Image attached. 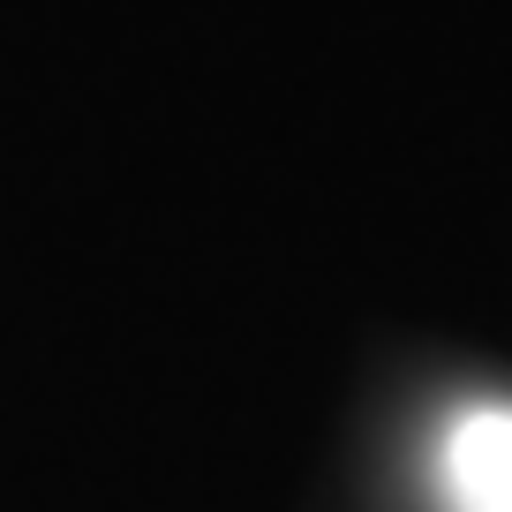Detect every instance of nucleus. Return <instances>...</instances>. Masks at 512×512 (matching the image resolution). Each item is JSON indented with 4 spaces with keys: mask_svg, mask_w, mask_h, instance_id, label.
Wrapping results in <instances>:
<instances>
[{
    "mask_svg": "<svg viewBox=\"0 0 512 512\" xmlns=\"http://www.w3.org/2000/svg\"><path fill=\"white\" fill-rule=\"evenodd\" d=\"M437 482L452 512H512V400L460 407L437 445Z\"/></svg>",
    "mask_w": 512,
    "mask_h": 512,
    "instance_id": "nucleus-1",
    "label": "nucleus"
}]
</instances>
